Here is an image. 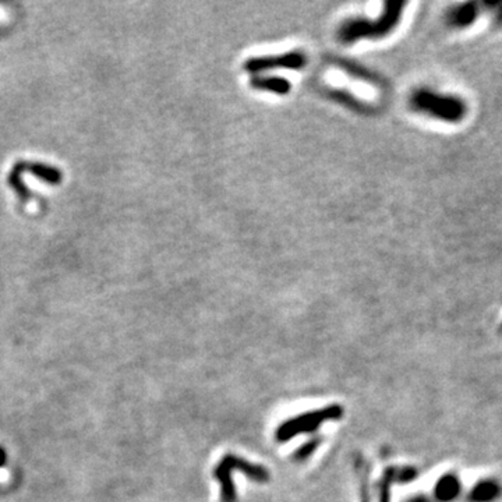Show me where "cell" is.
Segmentation results:
<instances>
[{"instance_id":"cell-5","label":"cell","mask_w":502,"mask_h":502,"mask_svg":"<svg viewBox=\"0 0 502 502\" xmlns=\"http://www.w3.org/2000/svg\"><path fill=\"white\" fill-rule=\"evenodd\" d=\"M16 168L22 173H31L37 179L51 185V186H59L63 180V175L58 168H54L51 165L40 164V162H19Z\"/></svg>"},{"instance_id":"cell-10","label":"cell","mask_w":502,"mask_h":502,"mask_svg":"<svg viewBox=\"0 0 502 502\" xmlns=\"http://www.w3.org/2000/svg\"><path fill=\"white\" fill-rule=\"evenodd\" d=\"M483 12H487L492 23L498 27H502V2L499 0H487V2H481Z\"/></svg>"},{"instance_id":"cell-2","label":"cell","mask_w":502,"mask_h":502,"mask_svg":"<svg viewBox=\"0 0 502 502\" xmlns=\"http://www.w3.org/2000/svg\"><path fill=\"white\" fill-rule=\"evenodd\" d=\"M410 107L417 113L442 120L445 123H460L467 115L463 98L452 94H441L430 88H418L410 97Z\"/></svg>"},{"instance_id":"cell-3","label":"cell","mask_w":502,"mask_h":502,"mask_svg":"<svg viewBox=\"0 0 502 502\" xmlns=\"http://www.w3.org/2000/svg\"><path fill=\"white\" fill-rule=\"evenodd\" d=\"M307 65V58L300 51L285 52L272 56H258L246 61L244 70L251 74L264 73L268 70L286 69V70H301Z\"/></svg>"},{"instance_id":"cell-9","label":"cell","mask_w":502,"mask_h":502,"mask_svg":"<svg viewBox=\"0 0 502 502\" xmlns=\"http://www.w3.org/2000/svg\"><path fill=\"white\" fill-rule=\"evenodd\" d=\"M9 185L15 189V191L20 196V198L24 203H27L31 198V193H30L29 187L23 182V173L16 166H15L13 172L9 175Z\"/></svg>"},{"instance_id":"cell-11","label":"cell","mask_w":502,"mask_h":502,"mask_svg":"<svg viewBox=\"0 0 502 502\" xmlns=\"http://www.w3.org/2000/svg\"><path fill=\"white\" fill-rule=\"evenodd\" d=\"M8 462V453L5 450V448L0 445V469H2Z\"/></svg>"},{"instance_id":"cell-8","label":"cell","mask_w":502,"mask_h":502,"mask_svg":"<svg viewBox=\"0 0 502 502\" xmlns=\"http://www.w3.org/2000/svg\"><path fill=\"white\" fill-rule=\"evenodd\" d=\"M459 489H460L459 480L453 476H445L437 484V495L439 499L444 501L455 498L459 494Z\"/></svg>"},{"instance_id":"cell-6","label":"cell","mask_w":502,"mask_h":502,"mask_svg":"<svg viewBox=\"0 0 502 502\" xmlns=\"http://www.w3.org/2000/svg\"><path fill=\"white\" fill-rule=\"evenodd\" d=\"M250 86L258 91H265L275 95H288L292 90V84L286 79L276 76H254L250 80Z\"/></svg>"},{"instance_id":"cell-4","label":"cell","mask_w":502,"mask_h":502,"mask_svg":"<svg viewBox=\"0 0 502 502\" xmlns=\"http://www.w3.org/2000/svg\"><path fill=\"white\" fill-rule=\"evenodd\" d=\"M481 13H483L481 3L464 2V3L453 6L449 10V13L446 16V23L449 27H452L455 30H464V29L471 27Z\"/></svg>"},{"instance_id":"cell-1","label":"cell","mask_w":502,"mask_h":502,"mask_svg":"<svg viewBox=\"0 0 502 502\" xmlns=\"http://www.w3.org/2000/svg\"><path fill=\"white\" fill-rule=\"evenodd\" d=\"M406 3L402 0H389L385 3L382 15L375 20L352 19L345 22L339 31L338 38L343 44H353L360 40H378L386 37L399 24Z\"/></svg>"},{"instance_id":"cell-7","label":"cell","mask_w":502,"mask_h":502,"mask_svg":"<svg viewBox=\"0 0 502 502\" xmlns=\"http://www.w3.org/2000/svg\"><path fill=\"white\" fill-rule=\"evenodd\" d=\"M501 495V487L492 480H484L474 485L470 498L473 502H492Z\"/></svg>"}]
</instances>
